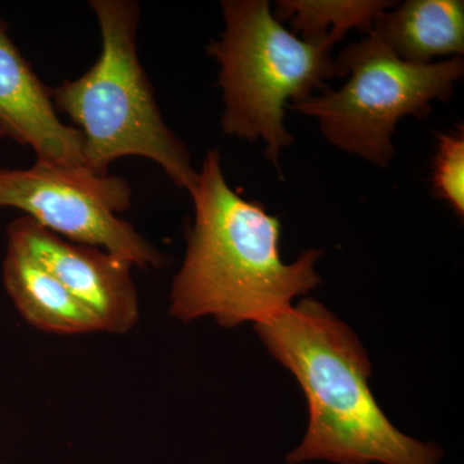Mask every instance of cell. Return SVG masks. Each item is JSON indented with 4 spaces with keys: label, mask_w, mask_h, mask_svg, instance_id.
Wrapping results in <instances>:
<instances>
[{
    "label": "cell",
    "mask_w": 464,
    "mask_h": 464,
    "mask_svg": "<svg viewBox=\"0 0 464 464\" xmlns=\"http://www.w3.org/2000/svg\"><path fill=\"white\" fill-rule=\"evenodd\" d=\"M130 203L132 188L123 177L39 161L26 169L0 168V208L21 210L63 239L106 250L143 270L163 267L164 256L119 218Z\"/></svg>",
    "instance_id": "8992f818"
},
{
    "label": "cell",
    "mask_w": 464,
    "mask_h": 464,
    "mask_svg": "<svg viewBox=\"0 0 464 464\" xmlns=\"http://www.w3.org/2000/svg\"><path fill=\"white\" fill-rule=\"evenodd\" d=\"M432 188L456 212L464 216V130L463 127L441 133L433 159Z\"/></svg>",
    "instance_id": "7c38bea8"
},
{
    "label": "cell",
    "mask_w": 464,
    "mask_h": 464,
    "mask_svg": "<svg viewBox=\"0 0 464 464\" xmlns=\"http://www.w3.org/2000/svg\"><path fill=\"white\" fill-rule=\"evenodd\" d=\"M99 21L100 57L85 74L50 87L56 111L83 137V167L106 176L118 159L141 157L191 194L199 172L190 151L164 123L137 52L141 7L134 0H90Z\"/></svg>",
    "instance_id": "3957f363"
},
{
    "label": "cell",
    "mask_w": 464,
    "mask_h": 464,
    "mask_svg": "<svg viewBox=\"0 0 464 464\" xmlns=\"http://www.w3.org/2000/svg\"><path fill=\"white\" fill-rule=\"evenodd\" d=\"M221 8L225 30L207 52L219 66L222 130L264 141L266 158L280 172V152L295 141L284 124L285 110L329 90L325 79L341 76L331 56L338 42L304 41L276 20L268 0H224Z\"/></svg>",
    "instance_id": "277c9868"
},
{
    "label": "cell",
    "mask_w": 464,
    "mask_h": 464,
    "mask_svg": "<svg viewBox=\"0 0 464 464\" xmlns=\"http://www.w3.org/2000/svg\"><path fill=\"white\" fill-rule=\"evenodd\" d=\"M341 90L331 88L288 109L315 118L335 148L387 169L395 155L392 134L406 115L424 119L433 101H449L464 75L462 57L415 65L406 63L373 33L338 57Z\"/></svg>",
    "instance_id": "5b68a950"
},
{
    "label": "cell",
    "mask_w": 464,
    "mask_h": 464,
    "mask_svg": "<svg viewBox=\"0 0 464 464\" xmlns=\"http://www.w3.org/2000/svg\"><path fill=\"white\" fill-rule=\"evenodd\" d=\"M8 243L25 250L97 317L102 332L136 326L140 302L130 262L96 246L72 243L23 216L7 228Z\"/></svg>",
    "instance_id": "52a82bcc"
},
{
    "label": "cell",
    "mask_w": 464,
    "mask_h": 464,
    "mask_svg": "<svg viewBox=\"0 0 464 464\" xmlns=\"http://www.w3.org/2000/svg\"><path fill=\"white\" fill-rule=\"evenodd\" d=\"M406 63L430 65L433 58L462 57L463 0H406L387 9L372 32Z\"/></svg>",
    "instance_id": "9c48e42d"
},
{
    "label": "cell",
    "mask_w": 464,
    "mask_h": 464,
    "mask_svg": "<svg viewBox=\"0 0 464 464\" xmlns=\"http://www.w3.org/2000/svg\"><path fill=\"white\" fill-rule=\"evenodd\" d=\"M396 2L386 0H279L274 16L288 20L292 33L307 42H322L329 36L338 42L350 30L371 33L375 21Z\"/></svg>",
    "instance_id": "8fae6325"
},
{
    "label": "cell",
    "mask_w": 464,
    "mask_h": 464,
    "mask_svg": "<svg viewBox=\"0 0 464 464\" xmlns=\"http://www.w3.org/2000/svg\"><path fill=\"white\" fill-rule=\"evenodd\" d=\"M256 331L301 384L310 420L290 464H439L442 451L400 432L377 404L372 365L355 333L315 299H302Z\"/></svg>",
    "instance_id": "7a4b0ae2"
},
{
    "label": "cell",
    "mask_w": 464,
    "mask_h": 464,
    "mask_svg": "<svg viewBox=\"0 0 464 464\" xmlns=\"http://www.w3.org/2000/svg\"><path fill=\"white\" fill-rule=\"evenodd\" d=\"M3 283L21 315L36 329L63 335L102 332L83 304L14 244L8 243L3 261Z\"/></svg>",
    "instance_id": "30bf717a"
},
{
    "label": "cell",
    "mask_w": 464,
    "mask_h": 464,
    "mask_svg": "<svg viewBox=\"0 0 464 464\" xmlns=\"http://www.w3.org/2000/svg\"><path fill=\"white\" fill-rule=\"evenodd\" d=\"M190 195L195 218L170 290V315L186 323L212 316L226 328L256 325L322 283L315 270L322 252L307 250L285 264L282 222L228 185L218 150L207 152Z\"/></svg>",
    "instance_id": "6da1fadb"
},
{
    "label": "cell",
    "mask_w": 464,
    "mask_h": 464,
    "mask_svg": "<svg viewBox=\"0 0 464 464\" xmlns=\"http://www.w3.org/2000/svg\"><path fill=\"white\" fill-rule=\"evenodd\" d=\"M0 140L27 146L39 163L83 167V137L58 118L47 87L0 16Z\"/></svg>",
    "instance_id": "ba28073f"
}]
</instances>
